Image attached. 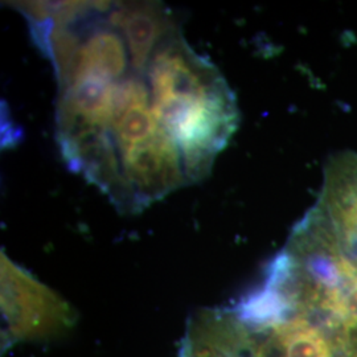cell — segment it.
<instances>
[{"label": "cell", "mask_w": 357, "mask_h": 357, "mask_svg": "<svg viewBox=\"0 0 357 357\" xmlns=\"http://www.w3.org/2000/svg\"><path fill=\"white\" fill-rule=\"evenodd\" d=\"M268 323L293 320L336 357H357V248L308 213L268 265L258 287ZM262 330V331H264Z\"/></svg>", "instance_id": "1"}, {"label": "cell", "mask_w": 357, "mask_h": 357, "mask_svg": "<svg viewBox=\"0 0 357 357\" xmlns=\"http://www.w3.org/2000/svg\"><path fill=\"white\" fill-rule=\"evenodd\" d=\"M144 76L153 114L176 142L190 183L204 178L238 126V107L229 85L178 29L153 53Z\"/></svg>", "instance_id": "2"}, {"label": "cell", "mask_w": 357, "mask_h": 357, "mask_svg": "<svg viewBox=\"0 0 357 357\" xmlns=\"http://www.w3.org/2000/svg\"><path fill=\"white\" fill-rule=\"evenodd\" d=\"M0 301L6 343L47 339L66 331L76 319L70 305L29 271L0 255Z\"/></svg>", "instance_id": "3"}, {"label": "cell", "mask_w": 357, "mask_h": 357, "mask_svg": "<svg viewBox=\"0 0 357 357\" xmlns=\"http://www.w3.org/2000/svg\"><path fill=\"white\" fill-rule=\"evenodd\" d=\"M119 160L134 212L190 183L178 144L163 128L122 149Z\"/></svg>", "instance_id": "4"}, {"label": "cell", "mask_w": 357, "mask_h": 357, "mask_svg": "<svg viewBox=\"0 0 357 357\" xmlns=\"http://www.w3.org/2000/svg\"><path fill=\"white\" fill-rule=\"evenodd\" d=\"M107 20L122 33L132 69L141 75L146 73L160 44L178 29L165 6L147 1L113 4Z\"/></svg>", "instance_id": "5"}, {"label": "cell", "mask_w": 357, "mask_h": 357, "mask_svg": "<svg viewBox=\"0 0 357 357\" xmlns=\"http://www.w3.org/2000/svg\"><path fill=\"white\" fill-rule=\"evenodd\" d=\"M312 209L357 241V153H335L327 160Z\"/></svg>", "instance_id": "6"}, {"label": "cell", "mask_w": 357, "mask_h": 357, "mask_svg": "<svg viewBox=\"0 0 357 357\" xmlns=\"http://www.w3.org/2000/svg\"><path fill=\"white\" fill-rule=\"evenodd\" d=\"M185 357H249V352L243 332L229 314H224L197 328Z\"/></svg>", "instance_id": "7"}]
</instances>
